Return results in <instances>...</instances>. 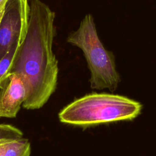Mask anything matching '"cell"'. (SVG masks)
Masks as SVG:
<instances>
[{"label":"cell","instance_id":"1","mask_svg":"<svg viewBox=\"0 0 156 156\" xmlns=\"http://www.w3.org/2000/svg\"><path fill=\"white\" fill-rule=\"evenodd\" d=\"M26 37L13 61L10 73L17 74L25 88L23 107L41 108L55 91L58 61L52 51L55 35V12L41 0H30Z\"/></svg>","mask_w":156,"mask_h":156},{"label":"cell","instance_id":"2","mask_svg":"<svg viewBox=\"0 0 156 156\" xmlns=\"http://www.w3.org/2000/svg\"><path fill=\"white\" fill-rule=\"evenodd\" d=\"M140 103L127 97L108 93H91L74 100L58 114L62 122L87 127L132 120L140 113Z\"/></svg>","mask_w":156,"mask_h":156},{"label":"cell","instance_id":"3","mask_svg":"<svg viewBox=\"0 0 156 156\" xmlns=\"http://www.w3.org/2000/svg\"><path fill=\"white\" fill-rule=\"evenodd\" d=\"M67 42L82 50L90 70L92 88L116 90L120 77L116 69L115 57L99 39L91 15H85L77 30L69 35Z\"/></svg>","mask_w":156,"mask_h":156},{"label":"cell","instance_id":"4","mask_svg":"<svg viewBox=\"0 0 156 156\" xmlns=\"http://www.w3.org/2000/svg\"><path fill=\"white\" fill-rule=\"evenodd\" d=\"M30 11L29 0H7L0 23V60L14 44L23 42Z\"/></svg>","mask_w":156,"mask_h":156},{"label":"cell","instance_id":"5","mask_svg":"<svg viewBox=\"0 0 156 156\" xmlns=\"http://www.w3.org/2000/svg\"><path fill=\"white\" fill-rule=\"evenodd\" d=\"M0 90V118H15L25 98L21 79L17 74L10 73Z\"/></svg>","mask_w":156,"mask_h":156},{"label":"cell","instance_id":"6","mask_svg":"<svg viewBox=\"0 0 156 156\" xmlns=\"http://www.w3.org/2000/svg\"><path fill=\"white\" fill-rule=\"evenodd\" d=\"M31 146L23 137L0 141V156H30Z\"/></svg>","mask_w":156,"mask_h":156},{"label":"cell","instance_id":"7","mask_svg":"<svg viewBox=\"0 0 156 156\" xmlns=\"http://www.w3.org/2000/svg\"><path fill=\"white\" fill-rule=\"evenodd\" d=\"M22 43L19 42L14 44L0 60V89L8 79L13 61Z\"/></svg>","mask_w":156,"mask_h":156},{"label":"cell","instance_id":"8","mask_svg":"<svg viewBox=\"0 0 156 156\" xmlns=\"http://www.w3.org/2000/svg\"><path fill=\"white\" fill-rule=\"evenodd\" d=\"M23 132L18 127L9 124H0V141L20 138Z\"/></svg>","mask_w":156,"mask_h":156},{"label":"cell","instance_id":"9","mask_svg":"<svg viewBox=\"0 0 156 156\" xmlns=\"http://www.w3.org/2000/svg\"><path fill=\"white\" fill-rule=\"evenodd\" d=\"M7 0H0V12L4 9Z\"/></svg>","mask_w":156,"mask_h":156},{"label":"cell","instance_id":"10","mask_svg":"<svg viewBox=\"0 0 156 156\" xmlns=\"http://www.w3.org/2000/svg\"><path fill=\"white\" fill-rule=\"evenodd\" d=\"M3 12H4V10H2V11L0 12V23H1V18H2V15H3Z\"/></svg>","mask_w":156,"mask_h":156}]
</instances>
